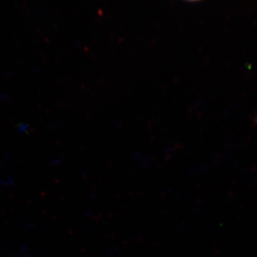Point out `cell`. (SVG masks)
<instances>
[{
    "instance_id": "1",
    "label": "cell",
    "mask_w": 257,
    "mask_h": 257,
    "mask_svg": "<svg viewBox=\"0 0 257 257\" xmlns=\"http://www.w3.org/2000/svg\"><path fill=\"white\" fill-rule=\"evenodd\" d=\"M189 1H197V0H189Z\"/></svg>"
}]
</instances>
